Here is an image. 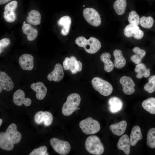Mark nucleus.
Returning <instances> with one entry per match:
<instances>
[{
  "instance_id": "1",
  "label": "nucleus",
  "mask_w": 155,
  "mask_h": 155,
  "mask_svg": "<svg viewBox=\"0 0 155 155\" xmlns=\"http://www.w3.org/2000/svg\"><path fill=\"white\" fill-rule=\"evenodd\" d=\"M75 43L78 46L83 48L88 53L93 54L96 53L101 47V43L97 38L91 37L87 40L82 36L76 38Z\"/></svg>"
},
{
  "instance_id": "2",
  "label": "nucleus",
  "mask_w": 155,
  "mask_h": 155,
  "mask_svg": "<svg viewBox=\"0 0 155 155\" xmlns=\"http://www.w3.org/2000/svg\"><path fill=\"white\" fill-rule=\"evenodd\" d=\"M81 101L80 96L78 94L74 93L69 95L62 106L63 115L69 116L72 114L78 108Z\"/></svg>"
},
{
  "instance_id": "3",
  "label": "nucleus",
  "mask_w": 155,
  "mask_h": 155,
  "mask_svg": "<svg viewBox=\"0 0 155 155\" xmlns=\"http://www.w3.org/2000/svg\"><path fill=\"white\" fill-rule=\"evenodd\" d=\"M85 147L88 152L94 155H101L104 151L102 144L99 137L96 135H90L87 137Z\"/></svg>"
},
{
  "instance_id": "4",
  "label": "nucleus",
  "mask_w": 155,
  "mask_h": 155,
  "mask_svg": "<svg viewBox=\"0 0 155 155\" xmlns=\"http://www.w3.org/2000/svg\"><path fill=\"white\" fill-rule=\"evenodd\" d=\"M79 125L82 131L87 135L96 133L100 131V128L99 122L91 117L82 120Z\"/></svg>"
},
{
  "instance_id": "5",
  "label": "nucleus",
  "mask_w": 155,
  "mask_h": 155,
  "mask_svg": "<svg viewBox=\"0 0 155 155\" xmlns=\"http://www.w3.org/2000/svg\"><path fill=\"white\" fill-rule=\"evenodd\" d=\"M91 83L94 89L103 96H108L113 92V87L111 84L101 78L94 77Z\"/></svg>"
},
{
  "instance_id": "6",
  "label": "nucleus",
  "mask_w": 155,
  "mask_h": 155,
  "mask_svg": "<svg viewBox=\"0 0 155 155\" xmlns=\"http://www.w3.org/2000/svg\"><path fill=\"white\" fill-rule=\"evenodd\" d=\"M50 142L54 150L61 155H66L70 151V145L67 141L59 140L56 138L54 137L50 139Z\"/></svg>"
},
{
  "instance_id": "7",
  "label": "nucleus",
  "mask_w": 155,
  "mask_h": 155,
  "mask_svg": "<svg viewBox=\"0 0 155 155\" xmlns=\"http://www.w3.org/2000/svg\"><path fill=\"white\" fill-rule=\"evenodd\" d=\"M84 17L86 21L91 25L97 27L101 23L100 16L98 12L94 9L87 8L83 12Z\"/></svg>"
},
{
  "instance_id": "8",
  "label": "nucleus",
  "mask_w": 155,
  "mask_h": 155,
  "mask_svg": "<svg viewBox=\"0 0 155 155\" xmlns=\"http://www.w3.org/2000/svg\"><path fill=\"white\" fill-rule=\"evenodd\" d=\"M18 6V2L13 1L7 4L4 8L3 18L7 22H12L15 21L16 16L15 11Z\"/></svg>"
},
{
  "instance_id": "9",
  "label": "nucleus",
  "mask_w": 155,
  "mask_h": 155,
  "mask_svg": "<svg viewBox=\"0 0 155 155\" xmlns=\"http://www.w3.org/2000/svg\"><path fill=\"white\" fill-rule=\"evenodd\" d=\"M119 82L122 86L123 91L125 94L129 95L132 94L135 92L134 87L135 86V84L131 78L123 76L120 78Z\"/></svg>"
},
{
  "instance_id": "10",
  "label": "nucleus",
  "mask_w": 155,
  "mask_h": 155,
  "mask_svg": "<svg viewBox=\"0 0 155 155\" xmlns=\"http://www.w3.org/2000/svg\"><path fill=\"white\" fill-rule=\"evenodd\" d=\"M17 129L16 124L12 123L9 126L5 132L7 136L14 144L19 143L22 138L21 134Z\"/></svg>"
},
{
  "instance_id": "11",
  "label": "nucleus",
  "mask_w": 155,
  "mask_h": 155,
  "mask_svg": "<svg viewBox=\"0 0 155 155\" xmlns=\"http://www.w3.org/2000/svg\"><path fill=\"white\" fill-rule=\"evenodd\" d=\"M13 103L16 105L20 106L23 104L28 106L31 104L32 101L29 98H25V93L21 90H17L14 93L13 97Z\"/></svg>"
},
{
  "instance_id": "12",
  "label": "nucleus",
  "mask_w": 155,
  "mask_h": 155,
  "mask_svg": "<svg viewBox=\"0 0 155 155\" xmlns=\"http://www.w3.org/2000/svg\"><path fill=\"white\" fill-rule=\"evenodd\" d=\"M18 61L21 68L24 70L30 71L34 67V58L30 54L22 55L19 57Z\"/></svg>"
},
{
  "instance_id": "13",
  "label": "nucleus",
  "mask_w": 155,
  "mask_h": 155,
  "mask_svg": "<svg viewBox=\"0 0 155 155\" xmlns=\"http://www.w3.org/2000/svg\"><path fill=\"white\" fill-rule=\"evenodd\" d=\"M64 76L63 69L61 65L56 64L53 70L47 76V79L49 81L58 82L61 81Z\"/></svg>"
},
{
  "instance_id": "14",
  "label": "nucleus",
  "mask_w": 155,
  "mask_h": 155,
  "mask_svg": "<svg viewBox=\"0 0 155 155\" xmlns=\"http://www.w3.org/2000/svg\"><path fill=\"white\" fill-rule=\"evenodd\" d=\"M30 87L36 92V96L38 100H42L45 96L47 92V88L42 82H38L32 83Z\"/></svg>"
},
{
  "instance_id": "15",
  "label": "nucleus",
  "mask_w": 155,
  "mask_h": 155,
  "mask_svg": "<svg viewBox=\"0 0 155 155\" xmlns=\"http://www.w3.org/2000/svg\"><path fill=\"white\" fill-rule=\"evenodd\" d=\"M0 85L2 89L6 91H10L13 88V82L5 72H0Z\"/></svg>"
},
{
  "instance_id": "16",
  "label": "nucleus",
  "mask_w": 155,
  "mask_h": 155,
  "mask_svg": "<svg viewBox=\"0 0 155 155\" xmlns=\"http://www.w3.org/2000/svg\"><path fill=\"white\" fill-rule=\"evenodd\" d=\"M130 139L128 135L124 134L119 139L117 146L119 149L122 150L126 154L128 155L130 153Z\"/></svg>"
},
{
  "instance_id": "17",
  "label": "nucleus",
  "mask_w": 155,
  "mask_h": 155,
  "mask_svg": "<svg viewBox=\"0 0 155 155\" xmlns=\"http://www.w3.org/2000/svg\"><path fill=\"white\" fill-rule=\"evenodd\" d=\"M71 23V18L68 16H63L58 20V25L63 27L61 30V33L63 35L65 36L68 34Z\"/></svg>"
},
{
  "instance_id": "18",
  "label": "nucleus",
  "mask_w": 155,
  "mask_h": 155,
  "mask_svg": "<svg viewBox=\"0 0 155 155\" xmlns=\"http://www.w3.org/2000/svg\"><path fill=\"white\" fill-rule=\"evenodd\" d=\"M127 126V122L123 120L117 123L111 125L109 128L114 135L120 136L125 132Z\"/></svg>"
},
{
  "instance_id": "19",
  "label": "nucleus",
  "mask_w": 155,
  "mask_h": 155,
  "mask_svg": "<svg viewBox=\"0 0 155 155\" xmlns=\"http://www.w3.org/2000/svg\"><path fill=\"white\" fill-rule=\"evenodd\" d=\"M108 103L110 111L112 113H115L121 110L123 103L121 100L116 97H113L109 99Z\"/></svg>"
},
{
  "instance_id": "20",
  "label": "nucleus",
  "mask_w": 155,
  "mask_h": 155,
  "mask_svg": "<svg viewBox=\"0 0 155 155\" xmlns=\"http://www.w3.org/2000/svg\"><path fill=\"white\" fill-rule=\"evenodd\" d=\"M14 144L5 133H0V147L1 149L7 151L11 150L14 148Z\"/></svg>"
},
{
  "instance_id": "21",
  "label": "nucleus",
  "mask_w": 155,
  "mask_h": 155,
  "mask_svg": "<svg viewBox=\"0 0 155 155\" xmlns=\"http://www.w3.org/2000/svg\"><path fill=\"white\" fill-rule=\"evenodd\" d=\"M142 138V135L140 127L136 125L134 126L131 130L130 136L131 145L134 146L138 141Z\"/></svg>"
},
{
  "instance_id": "22",
  "label": "nucleus",
  "mask_w": 155,
  "mask_h": 155,
  "mask_svg": "<svg viewBox=\"0 0 155 155\" xmlns=\"http://www.w3.org/2000/svg\"><path fill=\"white\" fill-rule=\"evenodd\" d=\"M113 54L115 57L114 66L118 69L123 67L126 64V60L123 57L122 51L119 49L114 50Z\"/></svg>"
},
{
  "instance_id": "23",
  "label": "nucleus",
  "mask_w": 155,
  "mask_h": 155,
  "mask_svg": "<svg viewBox=\"0 0 155 155\" xmlns=\"http://www.w3.org/2000/svg\"><path fill=\"white\" fill-rule=\"evenodd\" d=\"M22 30L23 33L27 35V39L30 41L33 40L37 36V30L29 24H24L22 27Z\"/></svg>"
},
{
  "instance_id": "24",
  "label": "nucleus",
  "mask_w": 155,
  "mask_h": 155,
  "mask_svg": "<svg viewBox=\"0 0 155 155\" xmlns=\"http://www.w3.org/2000/svg\"><path fill=\"white\" fill-rule=\"evenodd\" d=\"M111 55L108 53H104L101 55V61L104 63V69L107 72H110L114 68V64L111 60Z\"/></svg>"
},
{
  "instance_id": "25",
  "label": "nucleus",
  "mask_w": 155,
  "mask_h": 155,
  "mask_svg": "<svg viewBox=\"0 0 155 155\" xmlns=\"http://www.w3.org/2000/svg\"><path fill=\"white\" fill-rule=\"evenodd\" d=\"M41 18V15L38 11L32 10L28 12L26 20L30 24L37 25L40 24Z\"/></svg>"
},
{
  "instance_id": "26",
  "label": "nucleus",
  "mask_w": 155,
  "mask_h": 155,
  "mask_svg": "<svg viewBox=\"0 0 155 155\" xmlns=\"http://www.w3.org/2000/svg\"><path fill=\"white\" fill-rule=\"evenodd\" d=\"M135 71L137 73L136 77L138 79L141 78L143 76L145 78H148L150 74V69H147L143 63L137 64L135 68Z\"/></svg>"
},
{
  "instance_id": "27",
  "label": "nucleus",
  "mask_w": 155,
  "mask_h": 155,
  "mask_svg": "<svg viewBox=\"0 0 155 155\" xmlns=\"http://www.w3.org/2000/svg\"><path fill=\"white\" fill-rule=\"evenodd\" d=\"M143 108L152 114L155 115V98L150 97L144 100L142 103Z\"/></svg>"
},
{
  "instance_id": "28",
  "label": "nucleus",
  "mask_w": 155,
  "mask_h": 155,
  "mask_svg": "<svg viewBox=\"0 0 155 155\" xmlns=\"http://www.w3.org/2000/svg\"><path fill=\"white\" fill-rule=\"evenodd\" d=\"M126 0H116L113 5L114 9L116 13L121 15L125 12L127 6Z\"/></svg>"
},
{
  "instance_id": "29",
  "label": "nucleus",
  "mask_w": 155,
  "mask_h": 155,
  "mask_svg": "<svg viewBox=\"0 0 155 155\" xmlns=\"http://www.w3.org/2000/svg\"><path fill=\"white\" fill-rule=\"evenodd\" d=\"M140 29L138 25L130 24L126 26L124 30L125 36L128 38L133 36L134 34Z\"/></svg>"
},
{
  "instance_id": "30",
  "label": "nucleus",
  "mask_w": 155,
  "mask_h": 155,
  "mask_svg": "<svg viewBox=\"0 0 155 155\" xmlns=\"http://www.w3.org/2000/svg\"><path fill=\"white\" fill-rule=\"evenodd\" d=\"M147 144L151 148H155V128H152L148 131L147 136Z\"/></svg>"
},
{
  "instance_id": "31",
  "label": "nucleus",
  "mask_w": 155,
  "mask_h": 155,
  "mask_svg": "<svg viewBox=\"0 0 155 155\" xmlns=\"http://www.w3.org/2000/svg\"><path fill=\"white\" fill-rule=\"evenodd\" d=\"M154 22V19L152 17L143 16L140 18V24L142 27L149 29L152 26Z\"/></svg>"
},
{
  "instance_id": "32",
  "label": "nucleus",
  "mask_w": 155,
  "mask_h": 155,
  "mask_svg": "<svg viewBox=\"0 0 155 155\" xmlns=\"http://www.w3.org/2000/svg\"><path fill=\"white\" fill-rule=\"evenodd\" d=\"M148 82L144 86L145 90L150 93L155 91V75H152L148 79Z\"/></svg>"
},
{
  "instance_id": "33",
  "label": "nucleus",
  "mask_w": 155,
  "mask_h": 155,
  "mask_svg": "<svg viewBox=\"0 0 155 155\" xmlns=\"http://www.w3.org/2000/svg\"><path fill=\"white\" fill-rule=\"evenodd\" d=\"M128 20L131 24L138 25L140 22L139 16L135 11L133 10L129 14Z\"/></svg>"
},
{
  "instance_id": "34",
  "label": "nucleus",
  "mask_w": 155,
  "mask_h": 155,
  "mask_svg": "<svg viewBox=\"0 0 155 155\" xmlns=\"http://www.w3.org/2000/svg\"><path fill=\"white\" fill-rule=\"evenodd\" d=\"M53 117L51 113L48 111L44 112L42 118L43 123L46 126L50 125L52 123Z\"/></svg>"
},
{
  "instance_id": "35",
  "label": "nucleus",
  "mask_w": 155,
  "mask_h": 155,
  "mask_svg": "<svg viewBox=\"0 0 155 155\" xmlns=\"http://www.w3.org/2000/svg\"><path fill=\"white\" fill-rule=\"evenodd\" d=\"M47 148L45 146H41L34 149L29 154V155H48L47 152Z\"/></svg>"
},
{
  "instance_id": "36",
  "label": "nucleus",
  "mask_w": 155,
  "mask_h": 155,
  "mask_svg": "<svg viewBox=\"0 0 155 155\" xmlns=\"http://www.w3.org/2000/svg\"><path fill=\"white\" fill-rule=\"evenodd\" d=\"M70 61L69 65V70L71 71L72 74H75L78 72L75 68L76 63L77 59L76 57L74 56L70 57Z\"/></svg>"
},
{
  "instance_id": "37",
  "label": "nucleus",
  "mask_w": 155,
  "mask_h": 155,
  "mask_svg": "<svg viewBox=\"0 0 155 155\" xmlns=\"http://www.w3.org/2000/svg\"><path fill=\"white\" fill-rule=\"evenodd\" d=\"M44 112L39 111L37 112L34 117V120L37 124H40L43 123L42 118Z\"/></svg>"
},
{
  "instance_id": "38",
  "label": "nucleus",
  "mask_w": 155,
  "mask_h": 155,
  "mask_svg": "<svg viewBox=\"0 0 155 155\" xmlns=\"http://www.w3.org/2000/svg\"><path fill=\"white\" fill-rule=\"evenodd\" d=\"M133 51L135 53L139 55L142 59L144 57L146 54L145 50L141 49L138 47L134 48L133 49Z\"/></svg>"
},
{
  "instance_id": "39",
  "label": "nucleus",
  "mask_w": 155,
  "mask_h": 155,
  "mask_svg": "<svg viewBox=\"0 0 155 155\" xmlns=\"http://www.w3.org/2000/svg\"><path fill=\"white\" fill-rule=\"evenodd\" d=\"M10 43V40L8 38H5L1 40L0 41V53L2 52V48L5 47Z\"/></svg>"
},
{
  "instance_id": "40",
  "label": "nucleus",
  "mask_w": 155,
  "mask_h": 155,
  "mask_svg": "<svg viewBox=\"0 0 155 155\" xmlns=\"http://www.w3.org/2000/svg\"><path fill=\"white\" fill-rule=\"evenodd\" d=\"M131 59L134 63L137 64L140 63L142 59L139 55L136 54L132 55Z\"/></svg>"
},
{
  "instance_id": "41",
  "label": "nucleus",
  "mask_w": 155,
  "mask_h": 155,
  "mask_svg": "<svg viewBox=\"0 0 155 155\" xmlns=\"http://www.w3.org/2000/svg\"><path fill=\"white\" fill-rule=\"evenodd\" d=\"M144 35V32L142 30L140 29L134 34L133 36L135 39H140L143 38Z\"/></svg>"
},
{
  "instance_id": "42",
  "label": "nucleus",
  "mask_w": 155,
  "mask_h": 155,
  "mask_svg": "<svg viewBox=\"0 0 155 155\" xmlns=\"http://www.w3.org/2000/svg\"><path fill=\"white\" fill-rule=\"evenodd\" d=\"M70 61V58L66 57L65 58L63 62V68L65 70H69Z\"/></svg>"
},
{
  "instance_id": "43",
  "label": "nucleus",
  "mask_w": 155,
  "mask_h": 155,
  "mask_svg": "<svg viewBox=\"0 0 155 155\" xmlns=\"http://www.w3.org/2000/svg\"><path fill=\"white\" fill-rule=\"evenodd\" d=\"M82 63L79 60H77L76 63L75 68L78 72L81 71L82 69Z\"/></svg>"
},
{
  "instance_id": "44",
  "label": "nucleus",
  "mask_w": 155,
  "mask_h": 155,
  "mask_svg": "<svg viewBox=\"0 0 155 155\" xmlns=\"http://www.w3.org/2000/svg\"><path fill=\"white\" fill-rule=\"evenodd\" d=\"M11 0H0V4H5Z\"/></svg>"
},
{
  "instance_id": "45",
  "label": "nucleus",
  "mask_w": 155,
  "mask_h": 155,
  "mask_svg": "<svg viewBox=\"0 0 155 155\" xmlns=\"http://www.w3.org/2000/svg\"><path fill=\"white\" fill-rule=\"evenodd\" d=\"M2 120L1 119H0V126H1L2 123Z\"/></svg>"
},
{
  "instance_id": "46",
  "label": "nucleus",
  "mask_w": 155,
  "mask_h": 155,
  "mask_svg": "<svg viewBox=\"0 0 155 155\" xmlns=\"http://www.w3.org/2000/svg\"><path fill=\"white\" fill-rule=\"evenodd\" d=\"M2 87L0 86V92L1 93L2 91Z\"/></svg>"
},
{
  "instance_id": "47",
  "label": "nucleus",
  "mask_w": 155,
  "mask_h": 155,
  "mask_svg": "<svg viewBox=\"0 0 155 155\" xmlns=\"http://www.w3.org/2000/svg\"><path fill=\"white\" fill-rule=\"evenodd\" d=\"M25 22H24V23H23V24H25Z\"/></svg>"
},
{
  "instance_id": "48",
  "label": "nucleus",
  "mask_w": 155,
  "mask_h": 155,
  "mask_svg": "<svg viewBox=\"0 0 155 155\" xmlns=\"http://www.w3.org/2000/svg\"><path fill=\"white\" fill-rule=\"evenodd\" d=\"M85 6V5H83V7H84Z\"/></svg>"
}]
</instances>
